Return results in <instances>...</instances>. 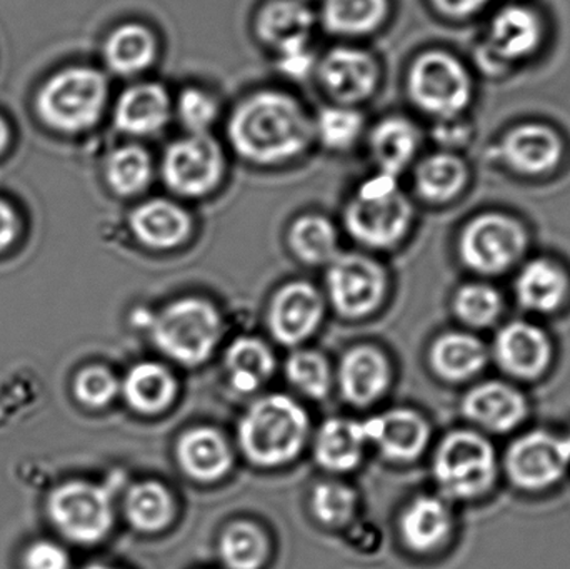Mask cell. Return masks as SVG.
Segmentation results:
<instances>
[{
    "mask_svg": "<svg viewBox=\"0 0 570 569\" xmlns=\"http://www.w3.org/2000/svg\"><path fill=\"white\" fill-rule=\"evenodd\" d=\"M230 149L256 166H279L311 149L314 117L304 104L281 89L247 94L227 120Z\"/></svg>",
    "mask_w": 570,
    "mask_h": 569,
    "instance_id": "obj_1",
    "label": "cell"
},
{
    "mask_svg": "<svg viewBox=\"0 0 570 569\" xmlns=\"http://www.w3.org/2000/svg\"><path fill=\"white\" fill-rule=\"evenodd\" d=\"M501 470V458L491 438L474 428L445 434L432 461L441 497L461 503L488 497L498 484Z\"/></svg>",
    "mask_w": 570,
    "mask_h": 569,
    "instance_id": "obj_2",
    "label": "cell"
},
{
    "mask_svg": "<svg viewBox=\"0 0 570 569\" xmlns=\"http://www.w3.org/2000/svg\"><path fill=\"white\" fill-rule=\"evenodd\" d=\"M414 220V206L399 177L377 173L364 180L344 209V226L358 243L387 249L404 239Z\"/></svg>",
    "mask_w": 570,
    "mask_h": 569,
    "instance_id": "obj_3",
    "label": "cell"
},
{
    "mask_svg": "<svg viewBox=\"0 0 570 569\" xmlns=\"http://www.w3.org/2000/svg\"><path fill=\"white\" fill-rule=\"evenodd\" d=\"M305 411L283 394L263 398L244 414L239 444L250 463L276 468L301 453L307 438Z\"/></svg>",
    "mask_w": 570,
    "mask_h": 569,
    "instance_id": "obj_4",
    "label": "cell"
},
{
    "mask_svg": "<svg viewBox=\"0 0 570 569\" xmlns=\"http://www.w3.org/2000/svg\"><path fill=\"white\" fill-rule=\"evenodd\" d=\"M109 100V82L99 69L67 67L43 82L36 97L37 116L50 129L79 134L99 122Z\"/></svg>",
    "mask_w": 570,
    "mask_h": 569,
    "instance_id": "obj_5",
    "label": "cell"
},
{
    "mask_svg": "<svg viewBox=\"0 0 570 569\" xmlns=\"http://www.w3.org/2000/svg\"><path fill=\"white\" fill-rule=\"evenodd\" d=\"M154 343L170 360L186 366L206 363L223 333V321L213 304L184 297L160 311L153 323Z\"/></svg>",
    "mask_w": 570,
    "mask_h": 569,
    "instance_id": "obj_6",
    "label": "cell"
},
{
    "mask_svg": "<svg viewBox=\"0 0 570 569\" xmlns=\"http://www.w3.org/2000/svg\"><path fill=\"white\" fill-rule=\"evenodd\" d=\"M414 106L438 120L458 119L472 99V80L464 63L444 50L419 53L407 72Z\"/></svg>",
    "mask_w": 570,
    "mask_h": 569,
    "instance_id": "obj_7",
    "label": "cell"
},
{
    "mask_svg": "<svg viewBox=\"0 0 570 569\" xmlns=\"http://www.w3.org/2000/svg\"><path fill=\"white\" fill-rule=\"evenodd\" d=\"M529 247L525 227L502 213H485L469 220L459 237V256L472 273L502 276L524 259Z\"/></svg>",
    "mask_w": 570,
    "mask_h": 569,
    "instance_id": "obj_8",
    "label": "cell"
},
{
    "mask_svg": "<svg viewBox=\"0 0 570 569\" xmlns=\"http://www.w3.org/2000/svg\"><path fill=\"white\" fill-rule=\"evenodd\" d=\"M159 169L174 196L200 199L223 183L227 157L219 140L210 134H186L166 147Z\"/></svg>",
    "mask_w": 570,
    "mask_h": 569,
    "instance_id": "obj_9",
    "label": "cell"
},
{
    "mask_svg": "<svg viewBox=\"0 0 570 569\" xmlns=\"http://www.w3.org/2000/svg\"><path fill=\"white\" fill-rule=\"evenodd\" d=\"M518 490L542 493L561 483L570 471V433L529 430L519 434L501 460Z\"/></svg>",
    "mask_w": 570,
    "mask_h": 569,
    "instance_id": "obj_10",
    "label": "cell"
},
{
    "mask_svg": "<svg viewBox=\"0 0 570 569\" xmlns=\"http://www.w3.org/2000/svg\"><path fill=\"white\" fill-rule=\"evenodd\" d=\"M47 511L57 530L76 543H99L112 528L110 491L86 481L56 488L47 500Z\"/></svg>",
    "mask_w": 570,
    "mask_h": 569,
    "instance_id": "obj_11",
    "label": "cell"
},
{
    "mask_svg": "<svg viewBox=\"0 0 570 569\" xmlns=\"http://www.w3.org/2000/svg\"><path fill=\"white\" fill-rule=\"evenodd\" d=\"M315 77L325 96L342 106H361L381 82V66L371 50L357 46L332 47L318 57Z\"/></svg>",
    "mask_w": 570,
    "mask_h": 569,
    "instance_id": "obj_12",
    "label": "cell"
},
{
    "mask_svg": "<svg viewBox=\"0 0 570 569\" xmlns=\"http://www.w3.org/2000/svg\"><path fill=\"white\" fill-rule=\"evenodd\" d=\"M491 361L514 381L541 380L551 371L556 347L544 327L529 320L502 324L492 341Z\"/></svg>",
    "mask_w": 570,
    "mask_h": 569,
    "instance_id": "obj_13",
    "label": "cell"
},
{
    "mask_svg": "<svg viewBox=\"0 0 570 569\" xmlns=\"http://www.w3.org/2000/svg\"><path fill=\"white\" fill-rule=\"evenodd\" d=\"M327 290L332 304L348 320L368 316L377 310L387 290L384 269L361 254H344L331 263Z\"/></svg>",
    "mask_w": 570,
    "mask_h": 569,
    "instance_id": "obj_14",
    "label": "cell"
},
{
    "mask_svg": "<svg viewBox=\"0 0 570 569\" xmlns=\"http://www.w3.org/2000/svg\"><path fill=\"white\" fill-rule=\"evenodd\" d=\"M462 414L484 434H509L528 421L531 404L524 391L504 380L474 384L462 398Z\"/></svg>",
    "mask_w": 570,
    "mask_h": 569,
    "instance_id": "obj_15",
    "label": "cell"
},
{
    "mask_svg": "<svg viewBox=\"0 0 570 569\" xmlns=\"http://www.w3.org/2000/svg\"><path fill=\"white\" fill-rule=\"evenodd\" d=\"M174 117V97L157 80H140L127 87L114 106V126L130 137L163 133Z\"/></svg>",
    "mask_w": 570,
    "mask_h": 569,
    "instance_id": "obj_16",
    "label": "cell"
},
{
    "mask_svg": "<svg viewBox=\"0 0 570 569\" xmlns=\"http://www.w3.org/2000/svg\"><path fill=\"white\" fill-rule=\"evenodd\" d=\"M324 303L311 284L288 283L271 303L269 327L273 336L287 346L304 343L322 321Z\"/></svg>",
    "mask_w": 570,
    "mask_h": 569,
    "instance_id": "obj_17",
    "label": "cell"
},
{
    "mask_svg": "<svg viewBox=\"0 0 570 569\" xmlns=\"http://www.w3.org/2000/svg\"><path fill=\"white\" fill-rule=\"evenodd\" d=\"M512 287L519 306L538 316L559 313L570 300L568 269L549 257H534L521 264Z\"/></svg>",
    "mask_w": 570,
    "mask_h": 569,
    "instance_id": "obj_18",
    "label": "cell"
},
{
    "mask_svg": "<svg viewBox=\"0 0 570 569\" xmlns=\"http://www.w3.org/2000/svg\"><path fill=\"white\" fill-rule=\"evenodd\" d=\"M129 226L140 244L166 251L186 243L193 233V217L177 200L150 197L134 207Z\"/></svg>",
    "mask_w": 570,
    "mask_h": 569,
    "instance_id": "obj_19",
    "label": "cell"
},
{
    "mask_svg": "<svg viewBox=\"0 0 570 569\" xmlns=\"http://www.w3.org/2000/svg\"><path fill=\"white\" fill-rule=\"evenodd\" d=\"M315 20L317 17L304 0H267L257 10L254 30L264 46L279 53L308 46Z\"/></svg>",
    "mask_w": 570,
    "mask_h": 569,
    "instance_id": "obj_20",
    "label": "cell"
},
{
    "mask_svg": "<svg viewBox=\"0 0 570 569\" xmlns=\"http://www.w3.org/2000/svg\"><path fill=\"white\" fill-rule=\"evenodd\" d=\"M367 441L377 444L384 457L394 461H414L431 440L428 421L411 410H392L364 423Z\"/></svg>",
    "mask_w": 570,
    "mask_h": 569,
    "instance_id": "obj_21",
    "label": "cell"
},
{
    "mask_svg": "<svg viewBox=\"0 0 570 569\" xmlns=\"http://www.w3.org/2000/svg\"><path fill=\"white\" fill-rule=\"evenodd\" d=\"M365 136L375 170L394 177H401L414 163L421 146L417 126L404 116L382 117L367 129Z\"/></svg>",
    "mask_w": 570,
    "mask_h": 569,
    "instance_id": "obj_22",
    "label": "cell"
},
{
    "mask_svg": "<svg viewBox=\"0 0 570 569\" xmlns=\"http://www.w3.org/2000/svg\"><path fill=\"white\" fill-rule=\"evenodd\" d=\"M429 361L442 380L465 383L484 373L491 363V350L472 331H449L432 343Z\"/></svg>",
    "mask_w": 570,
    "mask_h": 569,
    "instance_id": "obj_23",
    "label": "cell"
},
{
    "mask_svg": "<svg viewBox=\"0 0 570 569\" xmlns=\"http://www.w3.org/2000/svg\"><path fill=\"white\" fill-rule=\"evenodd\" d=\"M391 381V367L381 351L357 346L347 351L338 366L342 396L354 406H368L382 396Z\"/></svg>",
    "mask_w": 570,
    "mask_h": 569,
    "instance_id": "obj_24",
    "label": "cell"
},
{
    "mask_svg": "<svg viewBox=\"0 0 570 569\" xmlns=\"http://www.w3.org/2000/svg\"><path fill=\"white\" fill-rule=\"evenodd\" d=\"M451 501L442 497L415 498L401 517V537L415 553H429L441 548L454 530Z\"/></svg>",
    "mask_w": 570,
    "mask_h": 569,
    "instance_id": "obj_25",
    "label": "cell"
},
{
    "mask_svg": "<svg viewBox=\"0 0 570 569\" xmlns=\"http://www.w3.org/2000/svg\"><path fill=\"white\" fill-rule=\"evenodd\" d=\"M502 153L512 169L522 174H546L562 159V140L551 127L524 124L515 127L502 143Z\"/></svg>",
    "mask_w": 570,
    "mask_h": 569,
    "instance_id": "obj_26",
    "label": "cell"
},
{
    "mask_svg": "<svg viewBox=\"0 0 570 569\" xmlns=\"http://www.w3.org/2000/svg\"><path fill=\"white\" fill-rule=\"evenodd\" d=\"M159 57V39L147 23L126 22L110 30L104 42L107 69L120 77L147 72Z\"/></svg>",
    "mask_w": 570,
    "mask_h": 569,
    "instance_id": "obj_27",
    "label": "cell"
},
{
    "mask_svg": "<svg viewBox=\"0 0 570 569\" xmlns=\"http://www.w3.org/2000/svg\"><path fill=\"white\" fill-rule=\"evenodd\" d=\"M177 461L187 477L213 483L226 477L233 464L229 444L213 428H194L177 444Z\"/></svg>",
    "mask_w": 570,
    "mask_h": 569,
    "instance_id": "obj_28",
    "label": "cell"
},
{
    "mask_svg": "<svg viewBox=\"0 0 570 569\" xmlns=\"http://www.w3.org/2000/svg\"><path fill=\"white\" fill-rule=\"evenodd\" d=\"M541 22L534 10L508 6L491 23V49L498 59L519 60L531 56L541 42Z\"/></svg>",
    "mask_w": 570,
    "mask_h": 569,
    "instance_id": "obj_29",
    "label": "cell"
},
{
    "mask_svg": "<svg viewBox=\"0 0 570 569\" xmlns=\"http://www.w3.org/2000/svg\"><path fill=\"white\" fill-rule=\"evenodd\" d=\"M391 0H322L321 22L332 36L358 39L384 26Z\"/></svg>",
    "mask_w": 570,
    "mask_h": 569,
    "instance_id": "obj_30",
    "label": "cell"
},
{
    "mask_svg": "<svg viewBox=\"0 0 570 569\" xmlns=\"http://www.w3.org/2000/svg\"><path fill=\"white\" fill-rule=\"evenodd\" d=\"M367 443L364 423L348 420H328L315 438L314 457L328 471L354 470L362 460Z\"/></svg>",
    "mask_w": 570,
    "mask_h": 569,
    "instance_id": "obj_31",
    "label": "cell"
},
{
    "mask_svg": "<svg viewBox=\"0 0 570 569\" xmlns=\"http://www.w3.org/2000/svg\"><path fill=\"white\" fill-rule=\"evenodd\" d=\"M469 170L458 154L441 150L424 157L415 167L414 184L419 196L431 203L454 199L468 184Z\"/></svg>",
    "mask_w": 570,
    "mask_h": 569,
    "instance_id": "obj_32",
    "label": "cell"
},
{
    "mask_svg": "<svg viewBox=\"0 0 570 569\" xmlns=\"http://www.w3.org/2000/svg\"><path fill=\"white\" fill-rule=\"evenodd\" d=\"M107 186L120 197H136L146 193L156 176L153 154L140 144H124L106 159Z\"/></svg>",
    "mask_w": 570,
    "mask_h": 569,
    "instance_id": "obj_33",
    "label": "cell"
},
{
    "mask_svg": "<svg viewBox=\"0 0 570 569\" xmlns=\"http://www.w3.org/2000/svg\"><path fill=\"white\" fill-rule=\"evenodd\" d=\"M127 404L140 414L166 410L177 393L173 374L157 363H140L127 373L122 384Z\"/></svg>",
    "mask_w": 570,
    "mask_h": 569,
    "instance_id": "obj_34",
    "label": "cell"
},
{
    "mask_svg": "<svg viewBox=\"0 0 570 569\" xmlns=\"http://www.w3.org/2000/svg\"><path fill=\"white\" fill-rule=\"evenodd\" d=\"M226 367L234 390L254 393L273 376L276 360L263 341L239 337L227 350Z\"/></svg>",
    "mask_w": 570,
    "mask_h": 569,
    "instance_id": "obj_35",
    "label": "cell"
},
{
    "mask_svg": "<svg viewBox=\"0 0 570 569\" xmlns=\"http://www.w3.org/2000/svg\"><path fill=\"white\" fill-rule=\"evenodd\" d=\"M288 244L298 259L307 264H331L338 256V234L322 214L297 217L288 230Z\"/></svg>",
    "mask_w": 570,
    "mask_h": 569,
    "instance_id": "obj_36",
    "label": "cell"
},
{
    "mask_svg": "<svg viewBox=\"0 0 570 569\" xmlns=\"http://www.w3.org/2000/svg\"><path fill=\"white\" fill-rule=\"evenodd\" d=\"M452 311L464 326L471 330H488L501 320L504 313V296L489 281H471L455 291Z\"/></svg>",
    "mask_w": 570,
    "mask_h": 569,
    "instance_id": "obj_37",
    "label": "cell"
},
{
    "mask_svg": "<svg viewBox=\"0 0 570 569\" xmlns=\"http://www.w3.org/2000/svg\"><path fill=\"white\" fill-rule=\"evenodd\" d=\"M365 133V117L357 107L332 102L322 107L314 117L315 140L334 153H344L357 146Z\"/></svg>",
    "mask_w": 570,
    "mask_h": 569,
    "instance_id": "obj_38",
    "label": "cell"
},
{
    "mask_svg": "<svg viewBox=\"0 0 570 569\" xmlns=\"http://www.w3.org/2000/svg\"><path fill=\"white\" fill-rule=\"evenodd\" d=\"M129 523L144 533L164 530L174 517V501L166 487L157 481H142L130 488L126 498Z\"/></svg>",
    "mask_w": 570,
    "mask_h": 569,
    "instance_id": "obj_39",
    "label": "cell"
},
{
    "mask_svg": "<svg viewBox=\"0 0 570 569\" xmlns=\"http://www.w3.org/2000/svg\"><path fill=\"white\" fill-rule=\"evenodd\" d=\"M219 553L229 569H259L269 555V543L259 527L237 521L224 531Z\"/></svg>",
    "mask_w": 570,
    "mask_h": 569,
    "instance_id": "obj_40",
    "label": "cell"
},
{
    "mask_svg": "<svg viewBox=\"0 0 570 569\" xmlns=\"http://www.w3.org/2000/svg\"><path fill=\"white\" fill-rule=\"evenodd\" d=\"M174 117L186 134H210L220 117L219 99L206 87H183L174 96Z\"/></svg>",
    "mask_w": 570,
    "mask_h": 569,
    "instance_id": "obj_41",
    "label": "cell"
},
{
    "mask_svg": "<svg viewBox=\"0 0 570 569\" xmlns=\"http://www.w3.org/2000/svg\"><path fill=\"white\" fill-rule=\"evenodd\" d=\"M287 380L305 396L322 400L331 390L327 361L314 351H297L285 364Z\"/></svg>",
    "mask_w": 570,
    "mask_h": 569,
    "instance_id": "obj_42",
    "label": "cell"
},
{
    "mask_svg": "<svg viewBox=\"0 0 570 569\" xmlns=\"http://www.w3.org/2000/svg\"><path fill=\"white\" fill-rule=\"evenodd\" d=\"M355 510V493L338 483H322L312 494V511L328 527L347 523Z\"/></svg>",
    "mask_w": 570,
    "mask_h": 569,
    "instance_id": "obj_43",
    "label": "cell"
},
{
    "mask_svg": "<svg viewBox=\"0 0 570 569\" xmlns=\"http://www.w3.org/2000/svg\"><path fill=\"white\" fill-rule=\"evenodd\" d=\"M73 393L86 406L104 408L112 403L114 398L119 393V383L106 367L90 366L77 374L73 381Z\"/></svg>",
    "mask_w": 570,
    "mask_h": 569,
    "instance_id": "obj_44",
    "label": "cell"
},
{
    "mask_svg": "<svg viewBox=\"0 0 570 569\" xmlns=\"http://www.w3.org/2000/svg\"><path fill=\"white\" fill-rule=\"evenodd\" d=\"M276 62L277 69L283 72V76L292 80H304L315 72L317 57L308 43V46L295 47V49L276 53Z\"/></svg>",
    "mask_w": 570,
    "mask_h": 569,
    "instance_id": "obj_45",
    "label": "cell"
},
{
    "mask_svg": "<svg viewBox=\"0 0 570 569\" xmlns=\"http://www.w3.org/2000/svg\"><path fill=\"white\" fill-rule=\"evenodd\" d=\"M26 569H69V557L52 541H37L23 555Z\"/></svg>",
    "mask_w": 570,
    "mask_h": 569,
    "instance_id": "obj_46",
    "label": "cell"
},
{
    "mask_svg": "<svg viewBox=\"0 0 570 569\" xmlns=\"http://www.w3.org/2000/svg\"><path fill=\"white\" fill-rule=\"evenodd\" d=\"M17 229H19V224H17L16 210L10 207L9 203L0 199V253H3L16 241Z\"/></svg>",
    "mask_w": 570,
    "mask_h": 569,
    "instance_id": "obj_47",
    "label": "cell"
},
{
    "mask_svg": "<svg viewBox=\"0 0 570 569\" xmlns=\"http://www.w3.org/2000/svg\"><path fill=\"white\" fill-rule=\"evenodd\" d=\"M489 0H432L435 7L445 16L468 17L479 12Z\"/></svg>",
    "mask_w": 570,
    "mask_h": 569,
    "instance_id": "obj_48",
    "label": "cell"
},
{
    "mask_svg": "<svg viewBox=\"0 0 570 569\" xmlns=\"http://www.w3.org/2000/svg\"><path fill=\"white\" fill-rule=\"evenodd\" d=\"M10 133L9 127H7L6 120L0 117V154L7 149L9 146Z\"/></svg>",
    "mask_w": 570,
    "mask_h": 569,
    "instance_id": "obj_49",
    "label": "cell"
},
{
    "mask_svg": "<svg viewBox=\"0 0 570 569\" xmlns=\"http://www.w3.org/2000/svg\"><path fill=\"white\" fill-rule=\"evenodd\" d=\"M86 569H114V568H107V567H102V565H96V567H89Z\"/></svg>",
    "mask_w": 570,
    "mask_h": 569,
    "instance_id": "obj_50",
    "label": "cell"
},
{
    "mask_svg": "<svg viewBox=\"0 0 570 569\" xmlns=\"http://www.w3.org/2000/svg\"><path fill=\"white\" fill-rule=\"evenodd\" d=\"M304 2H307V3H308V2H311V0H304Z\"/></svg>",
    "mask_w": 570,
    "mask_h": 569,
    "instance_id": "obj_51",
    "label": "cell"
}]
</instances>
